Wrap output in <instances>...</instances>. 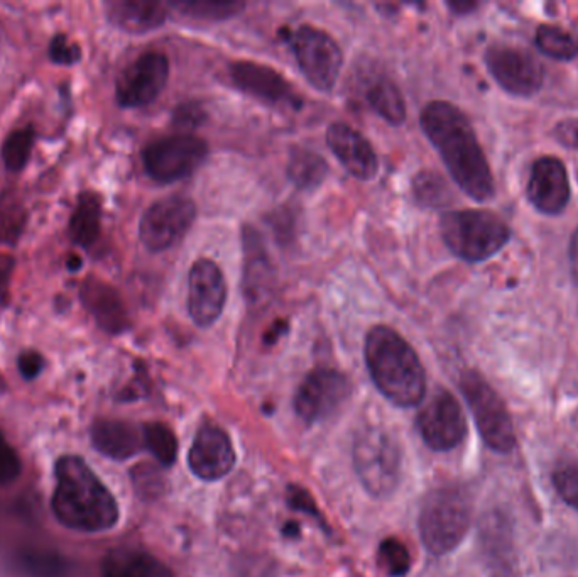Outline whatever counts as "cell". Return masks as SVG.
<instances>
[{"label":"cell","mask_w":578,"mask_h":577,"mask_svg":"<svg viewBox=\"0 0 578 577\" xmlns=\"http://www.w3.org/2000/svg\"><path fill=\"white\" fill-rule=\"evenodd\" d=\"M420 124L465 195L480 204L496 197L491 166L464 110L447 100H431L421 110Z\"/></svg>","instance_id":"obj_1"},{"label":"cell","mask_w":578,"mask_h":577,"mask_svg":"<svg viewBox=\"0 0 578 577\" xmlns=\"http://www.w3.org/2000/svg\"><path fill=\"white\" fill-rule=\"evenodd\" d=\"M51 512L63 527L78 534H102L119 522L117 500L83 457L61 456L55 464Z\"/></svg>","instance_id":"obj_2"},{"label":"cell","mask_w":578,"mask_h":577,"mask_svg":"<svg viewBox=\"0 0 578 577\" xmlns=\"http://www.w3.org/2000/svg\"><path fill=\"white\" fill-rule=\"evenodd\" d=\"M364 358L377 390L398 407L420 405L426 393V374L420 356L398 330L374 325L366 336Z\"/></svg>","instance_id":"obj_3"},{"label":"cell","mask_w":578,"mask_h":577,"mask_svg":"<svg viewBox=\"0 0 578 577\" xmlns=\"http://www.w3.org/2000/svg\"><path fill=\"white\" fill-rule=\"evenodd\" d=\"M440 234L450 253L467 263L491 259L513 236L508 222L486 209L445 212L440 219Z\"/></svg>","instance_id":"obj_4"},{"label":"cell","mask_w":578,"mask_h":577,"mask_svg":"<svg viewBox=\"0 0 578 577\" xmlns=\"http://www.w3.org/2000/svg\"><path fill=\"white\" fill-rule=\"evenodd\" d=\"M472 523V503L460 486H442L431 491L421 506V540L433 556H447L457 549Z\"/></svg>","instance_id":"obj_5"},{"label":"cell","mask_w":578,"mask_h":577,"mask_svg":"<svg viewBox=\"0 0 578 577\" xmlns=\"http://www.w3.org/2000/svg\"><path fill=\"white\" fill-rule=\"evenodd\" d=\"M354 466L360 483L374 498H388L398 490L403 454L388 430L369 425L354 440Z\"/></svg>","instance_id":"obj_6"},{"label":"cell","mask_w":578,"mask_h":577,"mask_svg":"<svg viewBox=\"0 0 578 577\" xmlns=\"http://www.w3.org/2000/svg\"><path fill=\"white\" fill-rule=\"evenodd\" d=\"M459 388L486 446L499 454L513 452L518 442L513 418L489 381L474 369H469L460 376Z\"/></svg>","instance_id":"obj_7"},{"label":"cell","mask_w":578,"mask_h":577,"mask_svg":"<svg viewBox=\"0 0 578 577\" xmlns=\"http://www.w3.org/2000/svg\"><path fill=\"white\" fill-rule=\"evenodd\" d=\"M288 41L296 63L311 87L330 94L339 82L344 66V53L339 43L327 31L308 24L289 33Z\"/></svg>","instance_id":"obj_8"},{"label":"cell","mask_w":578,"mask_h":577,"mask_svg":"<svg viewBox=\"0 0 578 577\" xmlns=\"http://www.w3.org/2000/svg\"><path fill=\"white\" fill-rule=\"evenodd\" d=\"M208 144L193 134H176L154 139L142 149V165L154 182H180L205 163Z\"/></svg>","instance_id":"obj_9"},{"label":"cell","mask_w":578,"mask_h":577,"mask_svg":"<svg viewBox=\"0 0 578 577\" xmlns=\"http://www.w3.org/2000/svg\"><path fill=\"white\" fill-rule=\"evenodd\" d=\"M197 219V205L185 195L156 200L139 222V239L149 253H164L185 239Z\"/></svg>","instance_id":"obj_10"},{"label":"cell","mask_w":578,"mask_h":577,"mask_svg":"<svg viewBox=\"0 0 578 577\" xmlns=\"http://www.w3.org/2000/svg\"><path fill=\"white\" fill-rule=\"evenodd\" d=\"M170 80V58L146 51L122 70L115 83V99L122 109H142L158 100Z\"/></svg>","instance_id":"obj_11"},{"label":"cell","mask_w":578,"mask_h":577,"mask_svg":"<svg viewBox=\"0 0 578 577\" xmlns=\"http://www.w3.org/2000/svg\"><path fill=\"white\" fill-rule=\"evenodd\" d=\"M352 395V385L337 369L317 368L306 374L295 395V412L306 424H318L339 412Z\"/></svg>","instance_id":"obj_12"},{"label":"cell","mask_w":578,"mask_h":577,"mask_svg":"<svg viewBox=\"0 0 578 577\" xmlns=\"http://www.w3.org/2000/svg\"><path fill=\"white\" fill-rule=\"evenodd\" d=\"M487 70L497 85L516 97H533L545 82V68L536 56L509 44H492L486 51Z\"/></svg>","instance_id":"obj_13"},{"label":"cell","mask_w":578,"mask_h":577,"mask_svg":"<svg viewBox=\"0 0 578 577\" xmlns=\"http://www.w3.org/2000/svg\"><path fill=\"white\" fill-rule=\"evenodd\" d=\"M421 439L431 451L448 452L462 444L467 435V418L459 400L447 390H440L418 415Z\"/></svg>","instance_id":"obj_14"},{"label":"cell","mask_w":578,"mask_h":577,"mask_svg":"<svg viewBox=\"0 0 578 577\" xmlns=\"http://www.w3.org/2000/svg\"><path fill=\"white\" fill-rule=\"evenodd\" d=\"M229 288L224 271L212 259L200 258L188 275V312L195 325L207 329L224 314Z\"/></svg>","instance_id":"obj_15"},{"label":"cell","mask_w":578,"mask_h":577,"mask_svg":"<svg viewBox=\"0 0 578 577\" xmlns=\"http://www.w3.org/2000/svg\"><path fill=\"white\" fill-rule=\"evenodd\" d=\"M229 77L237 90L264 104L295 110L303 105L295 87L273 66L256 61H234L229 66Z\"/></svg>","instance_id":"obj_16"},{"label":"cell","mask_w":578,"mask_h":577,"mask_svg":"<svg viewBox=\"0 0 578 577\" xmlns=\"http://www.w3.org/2000/svg\"><path fill=\"white\" fill-rule=\"evenodd\" d=\"M479 550L491 577L518 576V556L511 518L502 510H491L479 522Z\"/></svg>","instance_id":"obj_17"},{"label":"cell","mask_w":578,"mask_h":577,"mask_svg":"<svg viewBox=\"0 0 578 577\" xmlns=\"http://www.w3.org/2000/svg\"><path fill=\"white\" fill-rule=\"evenodd\" d=\"M572 188L568 171L555 156H541L531 168L526 197L529 204L545 215L562 214L570 202Z\"/></svg>","instance_id":"obj_18"},{"label":"cell","mask_w":578,"mask_h":577,"mask_svg":"<svg viewBox=\"0 0 578 577\" xmlns=\"http://www.w3.org/2000/svg\"><path fill=\"white\" fill-rule=\"evenodd\" d=\"M188 464L191 473L203 481L227 476L235 464L234 446L227 432L212 424L200 427L188 452Z\"/></svg>","instance_id":"obj_19"},{"label":"cell","mask_w":578,"mask_h":577,"mask_svg":"<svg viewBox=\"0 0 578 577\" xmlns=\"http://www.w3.org/2000/svg\"><path fill=\"white\" fill-rule=\"evenodd\" d=\"M327 144L349 175L371 182L379 173V158L369 139L345 122H333L327 129Z\"/></svg>","instance_id":"obj_20"},{"label":"cell","mask_w":578,"mask_h":577,"mask_svg":"<svg viewBox=\"0 0 578 577\" xmlns=\"http://www.w3.org/2000/svg\"><path fill=\"white\" fill-rule=\"evenodd\" d=\"M80 298L100 329L110 336L124 334L131 327L126 305L109 283L90 276L82 283Z\"/></svg>","instance_id":"obj_21"},{"label":"cell","mask_w":578,"mask_h":577,"mask_svg":"<svg viewBox=\"0 0 578 577\" xmlns=\"http://www.w3.org/2000/svg\"><path fill=\"white\" fill-rule=\"evenodd\" d=\"M168 2L159 0H110L105 16L115 28L129 34L151 33L170 17Z\"/></svg>","instance_id":"obj_22"},{"label":"cell","mask_w":578,"mask_h":577,"mask_svg":"<svg viewBox=\"0 0 578 577\" xmlns=\"http://www.w3.org/2000/svg\"><path fill=\"white\" fill-rule=\"evenodd\" d=\"M90 439L93 449L112 461H127L144 446L141 429L126 420L112 418L97 420L90 429Z\"/></svg>","instance_id":"obj_23"},{"label":"cell","mask_w":578,"mask_h":577,"mask_svg":"<svg viewBox=\"0 0 578 577\" xmlns=\"http://www.w3.org/2000/svg\"><path fill=\"white\" fill-rule=\"evenodd\" d=\"M102 577H175L170 567L149 552L115 549L102 564Z\"/></svg>","instance_id":"obj_24"},{"label":"cell","mask_w":578,"mask_h":577,"mask_svg":"<svg viewBox=\"0 0 578 577\" xmlns=\"http://www.w3.org/2000/svg\"><path fill=\"white\" fill-rule=\"evenodd\" d=\"M244 254H246V285L247 298L257 302L268 292L273 280V268L269 263V256L262 246L261 237L252 227L244 229Z\"/></svg>","instance_id":"obj_25"},{"label":"cell","mask_w":578,"mask_h":577,"mask_svg":"<svg viewBox=\"0 0 578 577\" xmlns=\"http://www.w3.org/2000/svg\"><path fill=\"white\" fill-rule=\"evenodd\" d=\"M102 231V200L93 192H83L78 197L75 210L68 224V236L78 248L90 251L97 244Z\"/></svg>","instance_id":"obj_26"},{"label":"cell","mask_w":578,"mask_h":577,"mask_svg":"<svg viewBox=\"0 0 578 577\" xmlns=\"http://www.w3.org/2000/svg\"><path fill=\"white\" fill-rule=\"evenodd\" d=\"M364 99L377 116L391 124L401 126L406 121V102L398 85L386 75H372L364 87Z\"/></svg>","instance_id":"obj_27"},{"label":"cell","mask_w":578,"mask_h":577,"mask_svg":"<svg viewBox=\"0 0 578 577\" xmlns=\"http://www.w3.org/2000/svg\"><path fill=\"white\" fill-rule=\"evenodd\" d=\"M22 577H71V564L55 550L24 549L14 557Z\"/></svg>","instance_id":"obj_28"},{"label":"cell","mask_w":578,"mask_h":577,"mask_svg":"<svg viewBox=\"0 0 578 577\" xmlns=\"http://www.w3.org/2000/svg\"><path fill=\"white\" fill-rule=\"evenodd\" d=\"M168 7L193 21L222 22L239 16L246 4L240 0H171Z\"/></svg>","instance_id":"obj_29"},{"label":"cell","mask_w":578,"mask_h":577,"mask_svg":"<svg viewBox=\"0 0 578 577\" xmlns=\"http://www.w3.org/2000/svg\"><path fill=\"white\" fill-rule=\"evenodd\" d=\"M328 176V163L322 154L310 149H293L288 161V178L296 188L317 190Z\"/></svg>","instance_id":"obj_30"},{"label":"cell","mask_w":578,"mask_h":577,"mask_svg":"<svg viewBox=\"0 0 578 577\" xmlns=\"http://www.w3.org/2000/svg\"><path fill=\"white\" fill-rule=\"evenodd\" d=\"M536 48L553 60L572 61L578 56V34L562 26L541 24L536 29Z\"/></svg>","instance_id":"obj_31"},{"label":"cell","mask_w":578,"mask_h":577,"mask_svg":"<svg viewBox=\"0 0 578 577\" xmlns=\"http://www.w3.org/2000/svg\"><path fill=\"white\" fill-rule=\"evenodd\" d=\"M142 440H144V447L156 457V461L161 466L170 468L175 464L176 457H178V440H176L175 432L168 425L159 424V422L144 425Z\"/></svg>","instance_id":"obj_32"},{"label":"cell","mask_w":578,"mask_h":577,"mask_svg":"<svg viewBox=\"0 0 578 577\" xmlns=\"http://www.w3.org/2000/svg\"><path fill=\"white\" fill-rule=\"evenodd\" d=\"M411 188H413L416 202L423 207H428V209L445 207L452 200V193H450L447 182L443 180L442 175H438L435 171L418 173L413 178Z\"/></svg>","instance_id":"obj_33"},{"label":"cell","mask_w":578,"mask_h":577,"mask_svg":"<svg viewBox=\"0 0 578 577\" xmlns=\"http://www.w3.org/2000/svg\"><path fill=\"white\" fill-rule=\"evenodd\" d=\"M34 141H36V132L31 126L16 129L7 136L2 144V161L7 170L19 173L26 168L33 153Z\"/></svg>","instance_id":"obj_34"},{"label":"cell","mask_w":578,"mask_h":577,"mask_svg":"<svg viewBox=\"0 0 578 577\" xmlns=\"http://www.w3.org/2000/svg\"><path fill=\"white\" fill-rule=\"evenodd\" d=\"M132 486L136 490L137 496L142 500L153 501L164 495L166 481L156 466L153 464H137L131 473Z\"/></svg>","instance_id":"obj_35"},{"label":"cell","mask_w":578,"mask_h":577,"mask_svg":"<svg viewBox=\"0 0 578 577\" xmlns=\"http://www.w3.org/2000/svg\"><path fill=\"white\" fill-rule=\"evenodd\" d=\"M379 564L389 577H404L411 569V557L398 539H386L379 545Z\"/></svg>","instance_id":"obj_36"},{"label":"cell","mask_w":578,"mask_h":577,"mask_svg":"<svg viewBox=\"0 0 578 577\" xmlns=\"http://www.w3.org/2000/svg\"><path fill=\"white\" fill-rule=\"evenodd\" d=\"M553 486L557 490L558 496L567 503L570 508L578 512V466H562L555 469L551 474Z\"/></svg>","instance_id":"obj_37"},{"label":"cell","mask_w":578,"mask_h":577,"mask_svg":"<svg viewBox=\"0 0 578 577\" xmlns=\"http://www.w3.org/2000/svg\"><path fill=\"white\" fill-rule=\"evenodd\" d=\"M21 473V457L0 432V486L14 483Z\"/></svg>","instance_id":"obj_38"},{"label":"cell","mask_w":578,"mask_h":577,"mask_svg":"<svg viewBox=\"0 0 578 577\" xmlns=\"http://www.w3.org/2000/svg\"><path fill=\"white\" fill-rule=\"evenodd\" d=\"M50 58L53 63L61 66L75 65L82 58L80 46L71 43L65 34H56L50 43Z\"/></svg>","instance_id":"obj_39"},{"label":"cell","mask_w":578,"mask_h":577,"mask_svg":"<svg viewBox=\"0 0 578 577\" xmlns=\"http://www.w3.org/2000/svg\"><path fill=\"white\" fill-rule=\"evenodd\" d=\"M288 505L296 510V512L305 513L308 517L315 518L320 525H322L323 530L328 532V527L325 525V520H323L322 513L318 510L317 503L311 498L310 493L301 488V486H289L288 488Z\"/></svg>","instance_id":"obj_40"},{"label":"cell","mask_w":578,"mask_h":577,"mask_svg":"<svg viewBox=\"0 0 578 577\" xmlns=\"http://www.w3.org/2000/svg\"><path fill=\"white\" fill-rule=\"evenodd\" d=\"M26 215L21 210L11 209L0 212V241H16L24 227Z\"/></svg>","instance_id":"obj_41"},{"label":"cell","mask_w":578,"mask_h":577,"mask_svg":"<svg viewBox=\"0 0 578 577\" xmlns=\"http://www.w3.org/2000/svg\"><path fill=\"white\" fill-rule=\"evenodd\" d=\"M17 369L26 381H33L43 373L44 358L38 351H24L17 358Z\"/></svg>","instance_id":"obj_42"},{"label":"cell","mask_w":578,"mask_h":577,"mask_svg":"<svg viewBox=\"0 0 578 577\" xmlns=\"http://www.w3.org/2000/svg\"><path fill=\"white\" fill-rule=\"evenodd\" d=\"M553 138L567 148L578 151V119H568L553 129Z\"/></svg>","instance_id":"obj_43"},{"label":"cell","mask_w":578,"mask_h":577,"mask_svg":"<svg viewBox=\"0 0 578 577\" xmlns=\"http://www.w3.org/2000/svg\"><path fill=\"white\" fill-rule=\"evenodd\" d=\"M205 119V112L197 104L180 105L175 112L176 124L183 127H197Z\"/></svg>","instance_id":"obj_44"},{"label":"cell","mask_w":578,"mask_h":577,"mask_svg":"<svg viewBox=\"0 0 578 577\" xmlns=\"http://www.w3.org/2000/svg\"><path fill=\"white\" fill-rule=\"evenodd\" d=\"M14 270V259L11 256H0V295L6 292Z\"/></svg>","instance_id":"obj_45"},{"label":"cell","mask_w":578,"mask_h":577,"mask_svg":"<svg viewBox=\"0 0 578 577\" xmlns=\"http://www.w3.org/2000/svg\"><path fill=\"white\" fill-rule=\"evenodd\" d=\"M568 259H570V271H572L573 281L578 286V227L577 231L573 232L572 241H570Z\"/></svg>","instance_id":"obj_46"},{"label":"cell","mask_w":578,"mask_h":577,"mask_svg":"<svg viewBox=\"0 0 578 577\" xmlns=\"http://www.w3.org/2000/svg\"><path fill=\"white\" fill-rule=\"evenodd\" d=\"M447 6L453 14L464 16V14H470L474 9H477L479 4H475V2H448Z\"/></svg>","instance_id":"obj_47"},{"label":"cell","mask_w":578,"mask_h":577,"mask_svg":"<svg viewBox=\"0 0 578 577\" xmlns=\"http://www.w3.org/2000/svg\"><path fill=\"white\" fill-rule=\"evenodd\" d=\"M284 537H289V539H298L300 537V525L295 522H288L283 528Z\"/></svg>","instance_id":"obj_48"},{"label":"cell","mask_w":578,"mask_h":577,"mask_svg":"<svg viewBox=\"0 0 578 577\" xmlns=\"http://www.w3.org/2000/svg\"><path fill=\"white\" fill-rule=\"evenodd\" d=\"M83 261L82 259L78 258V256H70V259L66 261V268L71 271V273H75V271L80 270L82 268Z\"/></svg>","instance_id":"obj_49"},{"label":"cell","mask_w":578,"mask_h":577,"mask_svg":"<svg viewBox=\"0 0 578 577\" xmlns=\"http://www.w3.org/2000/svg\"><path fill=\"white\" fill-rule=\"evenodd\" d=\"M7 390L6 381L2 378V374H0V393H4Z\"/></svg>","instance_id":"obj_50"}]
</instances>
